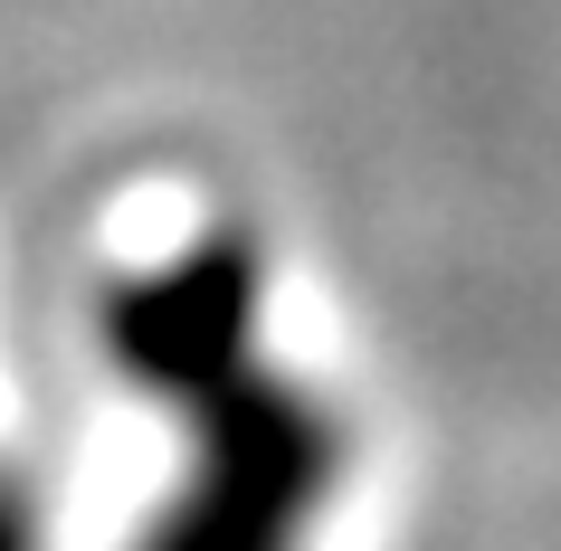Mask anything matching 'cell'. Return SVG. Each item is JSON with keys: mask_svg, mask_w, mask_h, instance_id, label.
<instances>
[{"mask_svg": "<svg viewBox=\"0 0 561 551\" xmlns=\"http://www.w3.org/2000/svg\"><path fill=\"white\" fill-rule=\"evenodd\" d=\"M115 352L191 418V466L134 551H314L343 428L296 371L257 361V266L191 248L115 295Z\"/></svg>", "mask_w": 561, "mask_h": 551, "instance_id": "1", "label": "cell"}, {"mask_svg": "<svg viewBox=\"0 0 561 551\" xmlns=\"http://www.w3.org/2000/svg\"><path fill=\"white\" fill-rule=\"evenodd\" d=\"M38 542V523H30V504H20V485L0 475V551H30Z\"/></svg>", "mask_w": 561, "mask_h": 551, "instance_id": "2", "label": "cell"}]
</instances>
